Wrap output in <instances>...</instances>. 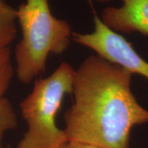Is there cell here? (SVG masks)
Segmentation results:
<instances>
[{
	"mask_svg": "<svg viewBox=\"0 0 148 148\" xmlns=\"http://www.w3.org/2000/svg\"><path fill=\"white\" fill-rule=\"evenodd\" d=\"M16 20L22 37L15 49V72L28 84L45 72L49 54L69 49L73 32L68 21L52 14L48 0H27L16 9Z\"/></svg>",
	"mask_w": 148,
	"mask_h": 148,
	"instance_id": "7a4b0ae2",
	"label": "cell"
},
{
	"mask_svg": "<svg viewBox=\"0 0 148 148\" xmlns=\"http://www.w3.org/2000/svg\"><path fill=\"white\" fill-rule=\"evenodd\" d=\"M17 127V119L11 102L5 97L0 98V148L3 147V138L8 131Z\"/></svg>",
	"mask_w": 148,
	"mask_h": 148,
	"instance_id": "52a82bcc",
	"label": "cell"
},
{
	"mask_svg": "<svg viewBox=\"0 0 148 148\" xmlns=\"http://www.w3.org/2000/svg\"><path fill=\"white\" fill-rule=\"evenodd\" d=\"M75 69L62 63L50 76L35 82L32 91L20 104L27 130L16 148H63L69 143L56 116L64 96L73 93Z\"/></svg>",
	"mask_w": 148,
	"mask_h": 148,
	"instance_id": "3957f363",
	"label": "cell"
},
{
	"mask_svg": "<svg viewBox=\"0 0 148 148\" xmlns=\"http://www.w3.org/2000/svg\"><path fill=\"white\" fill-rule=\"evenodd\" d=\"M14 71L10 48L0 49V98L9 88Z\"/></svg>",
	"mask_w": 148,
	"mask_h": 148,
	"instance_id": "ba28073f",
	"label": "cell"
},
{
	"mask_svg": "<svg viewBox=\"0 0 148 148\" xmlns=\"http://www.w3.org/2000/svg\"><path fill=\"white\" fill-rule=\"evenodd\" d=\"M96 1H98L99 3H108V2H110V0H96Z\"/></svg>",
	"mask_w": 148,
	"mask_h": 148,
	"instance_id": "30bf717a",
	"label": "cell"
},
{
	"mask_svg": "<svg viewBox=\"0 0 148 148\" xmlns=\"http://www.w3.org/2000/svg\"><path fill=\"white\" fill-rule=\"evenodd\" d=\"M94 31L90 33H73L75 42L89 48L96 54L148 80V62L140 56L131 43L107 27L97 14L94 15Z\"/></svg>",
	"mask_w": 148,
	"mask_h": 148,
	"instance_id": "277c9868",
	"label": "cell"
},
{
	"mask_svg": "<svg viewBox=\"0 0 148 148\" xmlns=\"http://www.w3.org/2000/svg\"><path fill=\"white\" fill-rule=\"evenodd\" d=\"M63 148H99V147H94V146H90V145L82 144V143H68Z\"/></svg>",
	"mask_w": 148,
	"mask_h": 148,
	"instance_id": "9c48e42d",
	"label": "cell"
},
{
	"mask_svg": "<svg viewBox=\"0 0 148 148\" xmlns=\"http://www.w3.org/2000/svg\"><path fill=\"white\" fill-rule=\"evenodd\" d=\"M16 9L0 0V49L9 48L16 36Z\"/></svg>",
	"mask_w": 148,
	"mask_h": 148,
	"instance_id": "8992f818",
	"label": "cell"
},
{
	"mask_svg": "<svg viewBox=\"0 0 148 148\" xmlns=\"http://www.w3.org/2000/svg\"><path fill=\"white\" fill-rule=\"evenodd\" d=\"M119 7L102 11L101 20L118 33H140L148 36V0H120Z\"/></svg>",
	"mask_w": 148,
	"mask_h": 148,
	"instance_id": "5b68a950",
	"label": "cell"
},
{
	"mask_svg": "<svg viewBox=\"0 0 148 148\" xmlns=\"http://www.w3.org/2000/svg\"><path fill=\"white\" fill-rule=\"evenodd\" d=\"M133 74L100 55L75 70L73 104L64 114L69 143L99 148H129L135 126L148 123V110L133 95Z\"/></svg>",
	"mask_w": 148,
	"mask_h": 148,
	"instance_id": "6da1fadb",
	"label": "cell"
}]
</instances>
